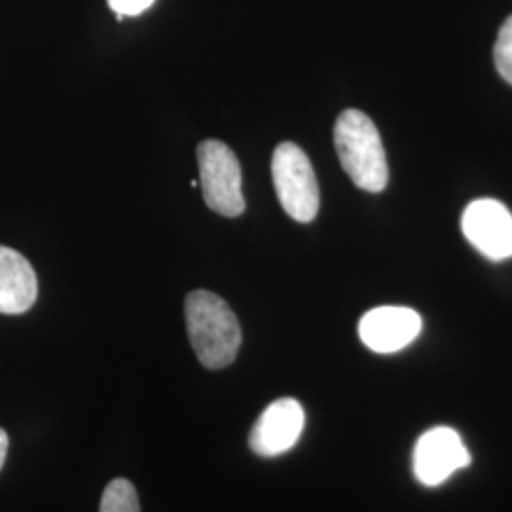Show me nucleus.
<instances>
[{
    "mask_svg": "<svg viewBox=\"0 0 512 512\" xmlns=\"http://www.w3.org/2000/svg\"><path fill=\"white\" fill-rule=\"evenodd\" d=\"M198 165L205 205L222 217H239L245 211V198L236 154L220 141H203L198 147Z\"/></svg>",
    "mask_w": 512,
    "mask_h": 512,
    "instance_id": "nucleus-4",
    "label": "nucleus"
},
{
    "mask_svg": "<svg viewBox=\"0 0 512 512\" xmlns=\"http://www.w3.org/2000/svg\"><path fill=\"white\" fill-rule=\"evenodd\" d=\"M471 465V454L458 431L435 427L423 433L414 448V475L423 486L435 488Z\"/></svg>",
    "mask_w": 512,
    "mask_h": 512,
    "instance_id": "nucleus-6",
    "label": "nucleus"
},
{
    "mask_svg": "<svg viewBox=\"0 0 512 512\" xmlns=\"http://www.w3.org/2000/svg\"><path fill=\"white\" fill-rule=\"evenodd\" d=\"M110 10L116 18L124 19L126 16H141L156 0H107Z\"/></svg>",
    "mask_w": 512,
    "mask_h": 512,
    "instance_id": "nucleus-12",
    "label": "nucleus"
},
{
    "mask_svg": "<svg viewBox=\"0 0 512 512\" xmlns=\"http://www.w3.org/2000/svg\"><path fill=\"white\" fill-rule=\"evenodd\" d=\"M275 194L296 222H311L319 213V184L306 152L294 143L277 145L272 156Z\"/></svg>",
    "mask_w": 512,
    "mask_h": 512,
    "instance_id": "nucleus-3",
    "label": "nucleus"
},
{
    "mask_svg": "<svg viewBox=\"0 0 512 512\" xmlns=\"http://www.w3.org/2000/svg\"><path fill=\"white\" fill-rule=\"evenodd\" d=\"M37 274L18 251L0 245V313L21 315L37 302Z\"/></svg>",
    "mask_w": 512,
    "mask_h": 512,
    "instance_id": "nucleus-9",
    "label": "nucleus"
},
{
    "mask_svg": "<svg viewBox=\"0 0 512 512\" xmlns=\"http://www.w3.org/2000/svg\"><path fill=\"white\" fill-rule=\"evenodd\" d=\"M306 414L294 399H279L266 406L249 435V446L256 456L275 458L289 452L304 431Z\"/></svg>",
    "mask_w": 512,
    "mask_h": 512,
    "instance_id": "nucleus-7",
    "label": "nucleus"
},
{
    "mask_svg": "<svg viewBox=\"0 0 512 512\" xmlns=\"http://www.w3.org/2000/svg\"><path fill=\"white\" fill-rule=\"evenodd\" d=\"M8 446H10L8 435H6V431L0 427V471H2V467H4L6 456H8Z\"/></svg>",
    "mask_w": 512,
    "mask_h": 512,
    "instance_id": "nucleus-13",
    "label": "nucleus"
},
{
    "mask_svg": "<svg viewBox=\"0 0 512 512\" xmlns=\"http://www.w3.org/2000/svg\"><path fill=\"white\" fill-rule=\"evenodd\" d=\"M495 67L512 84V16L503 23L494 48Z\"/></svg>",
    "mask_w": 512,
    "mask_h": 512,
    "instance_id": "nucleus-11",
    "label": "nucleus"
},
{
    "mask_svg": "<svg viewBox=\"0 0 512 512\" xmlns=\"http://www.w3.org/2000/svg\"><path fill=\"white\" fill-rule=\"evenodd\" d=\"M421 325L418 311L403 306H382L363 315L359 321V338L376 353H397L420 336Z\"/></svg>",
    "mask_w": 512,
    "mask_h": 512,
    "instance_id": "nucleus-8",
    "label": "nucleus"
},
{
    "mask_svg": "<svg viewBox=\"0 0 512 512\" xmlns=\"http://www.w3.org/2000/svg\"><path fill=\"white\" fill-rule=\"evenodd\" d=\"M99 512H141L139 497L133 484L126 478H116L109 482L103 492Z\"/></svg>",
    "mask_w": 512,
    "mask_h": 512,
    "instance_id": "nucleus-10",
    "label": "nucleus"
},
{
    "mask_svg": "<svg viewBox=\"0 0 512 512\" xmlns=\"http://www.w3.org/2000/svg\"><path fill=\"white\" fill-rule=\"evenodd\" d=\"M465 239L482 256L503 262L512 256V213L497 200L482 198L469 203L461 217Z\"/></svg>",
    "mask_w": 512,
    "mask_h": 512,
    "instance_id": "nucleus-5",
    "label": "nucleus"
},
{
    "mask_svg": "<svg viewBox=\"0 0 512 512\" xmlns=\"http://www.w3.org/2000/svg\"><path fill=\"white\" fill-rule=\"evenodd\" d=\"M334 147L349 179L366 192H382L389 181L384 143L361 110H344L334 124Z\"/></svg>",
    "mask_w": 512,
    "mask_h": 512,
    "instance_id": "nucleus-2",
    "label": "nucleus"
},
{
    "mask_svg": "<svg viewBox=\"0 0 512 512\" xmlns=\"http://www.w3.org/2000/svg\"><path fill=\"white\" fill-rule=\"evenodd\" d=\"M184 317L190 344L205 368L220 370L232 365L241 346V329L232 308L209 291L186 296Z\"/></svg>",
    "mask_w": 512,
    "mask_h": 512,
    "instance_id": "nucleus-1",
    "label": "nucleus"
}]
</instances>
